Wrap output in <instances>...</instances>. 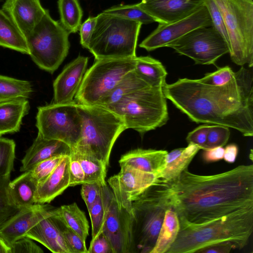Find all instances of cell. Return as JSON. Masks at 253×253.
I'll return each instance as SVG.
<instances>
[{"label": "cell", "mask_w": 253, "mask_h": 253, "mask_svg": "<svg viewBox=\"0 0 253 253\" xmlns=\"http://www.w3.org/2000/svg\"><path fill=\"white\" fill-rule=\"evenodd\" d=\"M166 98L193 122L235 129L253 135V74L242 66L222 85L179 79L163 87Z\"/></svg>", "instance_id": "6da1fadb"}, {"label": "cell", "mask_w": 253, "mask_h": 253, "mask_svg": "<svg viewBox=\"0 0 253 253\" xmlns=\"http://www.w3.org/2000/svg\"><path fill=\"white\" fill-rule=\"evenodd\" d=\"M172 206L180 228L206 223L253 209V165H240L219 174L184 170L172 184Z\"/></svg>", "instance_id": "7a4b0ae2"}, {"label": "cell", "mask_w": 253, "mask_h": 253, "mask_svg": "<svg viewBox=\"0 0 253 253\" xmlns=\"http://www.w3.org/2000/svg\"><path fill=\"white\" fill-rule=\"evenodd\" d=\"M253 231V209L237 211L206 223L180 228L167 253H192L216 243L229 241L236 249L248 243Z\"/></svg>", "instance_id": "3957f363"}, {"label": "cell", "mask_w": 253, "mask_h": 253, "mask_svg": "<svg viewBox=\"0 0 253 253\" xmlns=\"http://www.w3.org/2000/svg\"><path fill=\"white\" fill-rule=\"evenodd\" d=\"M172 181L157 177L132 201L136 252L150 253L154 247L165 213L172 209Z\"/></svg>", "instance_id": "277c9868"}, {"label": "cell", "mask_w": 253, "mask_h": 253, "mask_svg": "<svg viewBox=\"0 0 253 253\" xmlns=\"http://www.w3.org/2000/svg\"><path fill=\"white\" fill-rule=\"evenodd\" d=\"M83 120L81 137L76 151L101 161L107 167L110 154L119 135L126 130L123 120L105 107L77 104Z\"/></svg>", "instance_id": "5b68a950"}, {"label": "cell", "mask_w": 253, "mask_h": 253, "mask_svg": "<svg viewBox=\"0 0 253 253\" xmlns=\"http://www.w3.org/2000/svg\"><path fill=\"white\" fill-rule=\"evenodd\" d=\"M142 24L101 12L87 49L95 60L136 57L137 41Z\"/></svg>", "instance_id": "8992f818"}, {"label": "cell", "mask_w": 253, "mask_h": 253, "mask_svg": "<svg viewBox=\"0 0 253 253\" xmlns=\"http://www.w3.org/2000/svg\"><path fill=\"white\" fill-rule=\"evenodd\" d=\"M166 99L163 87L148 86L105 108L118 115L126 129H133L143 134L168 122Z\"/></svg>", "instance_id": "52a82bcc"}, {"label": "cell", "mask_w": 253, "mask_h": 253, "mask_svg": "<svg viewBox=\"0 0 253 253\" xmlns=\"http://www.w3.org/2000/svg\"><path fill=\"white\" fill-rule=\"evenodd\" d=\"M227 31L230 58L240 66H253V0H213Z\"/></svg>", "instance_id": "ba28073f"}, {"label": "cell", "mask_w": 253, "mask_h": 253, "mask_svg": "<svg viewBox=\"0 0 253 253\" xmlns=\"http://www.w3.org/2000/svg\"><path fill=\"white\" fill-rule=\"evenodd\" d=\"M70 33L51 17L49 10L27 37L29 55L41 69L53 73L66 57Z\"/></svg>", "instance_id": "9c48e42d"}, {"label": "cell", "mask_w": 253, "mask_h": 253, "mask_svg": "<svg viewBox=\"0 0 253 253\" xmlns=\"http://www.w3.org/2000/svg\"><path fill=\"white\" fill-rule=\"evenodd\" d=\"M136 57L95 60L86 70L75 96L79 104L97 105L129 72L135 68Z\"/></svg>", "instance_id": "30bf717a"}, {"label": "cell", "mask_w": 253, "mask_h": 253, "mask_svg": "<svg viewBox=\"0 0 253 253\" xmlns=\"http://www.w3.org/2000/svg\"><path fill=\"white\" fill-rule=\"evenodd\" d=\"M36 126L43 137L73 148L81 137L83 120L75 101L53 103L38 107Z\"/></svg>", "instance_id": "8fae6325"}, {"label": "cell", "mask_w": 253, "mask_h": 253, "mask_svg": "<svg viewBox=\"0 0 253 253\" xmlns=\"http://www.w3.org/2000/svg\"><path fill=\"white\" fill-rule=\"evenodd\" d=\"M165 47L201 65H215L218 58L229 52L228 43L212 26L192 30Z\"/></svg>", "instance_id": "7c38bea8"}, {"label": "cell", "mask_w": 253, "mask_h": 253, "mask_svg": "<svg viewBox=\"0 0 253 253\" xmlns=\"http://www.w3.org/2000/svg\"><path fill=\"white\" fill-rule=\"evenodd\" d=\"M102 232L112 246L113 253H136L133 236V216L119 206L108 188L106 212Z\"/></svg>", "instance_id": "4fadbf2b"}, {"label": "cell", "mask_w": 253, "mask_h": 253, "mask_svg": "<svg viewBox=\"0 0 253 253\" xmlns=\"http://www.w3.org/2000/svg\"><path fill=\"white\" fill-rule=\"evenodd\" d=\"M211 26V16L207 8L204 5L196 12L182 19L169 24L159 23L157 28L139 46L147 51H152L165 47L167 44L192 30Z\"/></svg>", "instance_id": "5bb4252c"}, {"label": "cell", "mask_w": 253, "mask_h": 253, "mask_svg": "<svg viewBox=\"0 0 253 253\" xmlns=\"http://www.w3.org/2000/svg\"><path fill=\"white\" fill-rule=\"evenodd\" d=\"M108 180L118 205L132 213V201L157 178L155 174L145 172L126 165Z\"/></svg>", "instance_id": "9a60e30c"}, {"label": "cell", "mask_w": 253, "mask_h": 253, "mask_svg": "<svg viewBox=\"0 0 253 253\" xmlns=\"http://www.w3.org/2000/svg\"><path fill=\"white\" fill-rule=\"evenodd\" d=\"M58 208L48 204H34L21 209L0 226V238L9 247L43 218L55 213Z\"/></svg>", "instance_id": "2e32d148"}, {"label": "cell", "mask_w": 253, "mask_h": 253, "mask_svg": "<svg viewBox=\"0 0 253 253\" xmlns=\"http://www.w3.org/2000/svg\"><path fill=\"white\" fill-rule=\"evenodd\" d=\"M139 7L160 24H169L191 15L204 5V0H146Z\"/></svg>", "instance_id": "e0dca14e"}, {"label": "cell", "mask_w": 253, "mask_h": 253, "mask_svg": "<svg viewBox=\"0 0 253 253\" xmlns=\"http://www.w3.org/2000/svg\"><path fill=\"white\" fill-rule=\"evenodd\" d=\"M88 60L87 57L79 56L57 77L53 84L54 103H66L74 101L86 72Z\"/></svg>", "instance_id": "ac0fdd59"}, {"label": "cell", "mask_w": 253, "mask_h": 253, "mask_svg": "<svg viewBox=\"0 0 253 253\" xmlns=\"http://www.w3.org/2000/svg\"><path fill=\"white\" fill-rule=\"evenodd\" d=\"M26 39L46 12L40 0H5L1 8Z\"/></svg>", "instance_id": "d6986e66"}, {"label": "cell", "mask_w": 253, "mask_h": 253, "mask_svg": "<svg viewBox=\"0 0 253 253\" xmlns=\"http://www.w3.org/2000/svg\"><path fill=\"white\" fill-rule=\"evenodd\" d=\"M57 211L39 222L25 237L35 240L54 253H72L65 242L57 217Z\"/></svg>", "instance_id": "ffe728a7"}, {"label": "cell", "mask_w": 253, "mask_h": 253, "mask_svg": "<svg viewBox=\"0 0 253 253\" xmlns=\"http://www.w3.org/2000/svg\"><path fill=\"white\" fill-rule=\"evenodd\" d=\"M71 151V148L66 143L57 140L46 139L38 133L21 161L20 171L30 170L38 163L54 157L70 155Z\"/></svg>", "instance_id": "44dd1931"}, {"label": "cell", "mask_w": 253, "mask_h": 253, "mask_svg": "<svg viewBox=\"0 0 253 253\" xmlns=\"http://www.w3.org/2000/svg\"><path fill=\"white\" fill-rule=\"evenodd\" d=\"M69 155L64 156L49 176L38 186L35 204H48L69 187Z\"/></svg>", "instance_id": "7402d4cb"}, {"label": "cell", "mask_w": 253, "mask_h": 253, "mask_svg": "<svg viewBox=\"0 0 253 253\" xmlns=\"http://www.w3.org/2000/svg\"><path fill=\"white\" fill-rule=\"evenodd\" d=\"M166 150L138 148L123 155L119 161L120 166L126 165L157 176L163 169Z\"/></svg>", "instance_id": "603a6c76"}, {"label": "cell", "mask_w": 253, "mask_h": 253, "mask_svg": "<svg viewBox=\"0 0 253 253\" xmlns=\"http://www.w3.org/2000/svg\"><path fill=\"white\" fill-rule=\"evenodd\" d=\"M27 98H18L0 103V136L18 131L22 119L28 113Z\"/></svg>", "instance_id": "cb8c5ba5"}, {"label": "cell", "mask_w": 253, "mask_h": 253, "mask_svg": "<svg viewBox=\"0 0 253 253\" xmlns=\"http://www.w3.org/2000/svg\"><path fill=\"white\" fill-rule=\"evenodd\" d=\"M200 147L193 143H188L184 148L175 149L168 153L165 159V167L157 177L167 180H174L187 169Z\"/></svg>", "instance_id": "d4e9b609"}, {"label": "cell", "mask_w": 253, "mask_h": 253, "mask_svg": "<svg viewBox=\"0 0 253 253\" xmlns=\"http://www.w3.org/2000/svg\"><path fill=\"white\" fill-rule=\"evenodd\" d=\"M38 183L30 170L10 181L8 185L9 195L13 203L21 209L35 204V195Z\"/></svg>", "instance_id": "484cf974"}, {"label": "cell", "mask_w": 253, "mask_h": 253, "mask_svg": "<svg viewBox=\"0 0 253 253\" xmlns=\"http://www.w3.org/2000/svg\"><path fill=\"white\" fill-rule=\"evenodd\" d=\"M0 46L29 54L26 38L2 9H0Z\"/></svg>", "instance_id": "4316f807"}, {"label": "cell", "mask_w": 253, "mask_h": 253, "mask_svg": "<svg viewBox=\"0 0 253 253\" xmlns=\"http://www.w3.org/2000/svg\"><path fill=\"white\" fill-rule=\"evenodd\" d=\"M134 71L149 85L163 87L167 71L162 63L149 56L136 57Z\"/></svg>", "instance_id": "83f0119b"}, {"label": "cell", "mask_w": 253, "mask_h": 253, "mask_svg": "<svg viewBox=\"0 0 253 253\" xmlns=\"http://www.w3.org/2000/svg\"><path fill=\"white\" fill-rule=\"evenodd\" d=\"M150 86L134 71L127 73L99 101L97 106H109L119 101L123 97L137 90Z\"/></svg>", "instance_id": "f1b7e54d"}, {"label": "cell", "mask_w": 253, "mask_h": 253, "mask_svg": "<svg viewBox=\"0 0 253 253\" xmlns=\"http://www.w3.org/2000/svg\"><path fill=\"white\" fill-rule=\"evenodd\" d=\"M180 230V223L176 212L168 210L165 215L156 243L150 253H165L176 239Z\"/></svg>", "instance_id": "f546056e"}, {"label": "cell", "mask_w": 253, "mask_h": 253, "mask_svg": "<svg viewBox=\"0 0 253 253\" xmlns=\"http://www.w3.org/2000/svg\"><path fill=\"white\" fill-rule=\"evenodd\" d=\"M58 213L66 225L86 241L89 228L88 220L76 203L59 207Z\"/></svg>", "instance_id": "4dcf8cb0"}, {"label": "cell", "mask_w": 253, "mask_h": 253, "mask_svg": "<svg viewBox=\"0 0 253 253\" xmlns=\"http://www.w3.org/2000/svg\"><path fill=\"white\" fill-rule=\"evenodd\" d=\"M32 92L30 82L0 75V103L18 98L28 99Z\"/></svg>", "instance_id": "1f68e13d"}, {"label": "cell", "mask_w": 253, "mask_h": 253, "mask_svg": "<svg viewBox=\"0 0 253 253\" xmlns=\"http://www.w3.org/2000/svg\"><path fill=\"white\" fill-rule=\"evenodd\" d=\"M60 22L70 34L77 32L82 24L83 11L79 0H58Z\"/></svg>", "instance_id": "d6a6232c"}, {"label": "cell", "mask_w": 253, "mask_h": 253, "mask_svg": "<svg viewBox=\"0 0 253 253\" xmlns=\"http://www.w3.org/2000/svg\"><path fill=\"white\" fill-rule=\"evenodd\" d=\"M80 163L85 175L84 183H98L106 185L105 178L107 167L100 160L89 155L80 153L71 148Z\"/></svg>", "instance_id": "836d02e7"}, {"label": "cell", "mask_w": 253, "mask_h": 253, "mask_svg": "<svg viewBox=\"0 0 253 253\" xmlns=\"http://www.w3.org/2000/svg\"><path fill=\"white\" fill-rule=\"evenodd\" d=\"M108 188L107 184L102 186L100 196L88 209L92 227L91 240L96 238L102 231L106 212Z\"/></svg>", "instance_id": "e575fe53"}, {"label": "cell", "mask_w": 253, "mask_h": 253, "mask_svg": "<svg viewBox=\"0 0 253 253\" xmlns=\"http://www.w3.org/2000/svg\"><path fill=\"white\" fill-rule=\"evenodd\" d=\"M103 12L139 22L142 24H148L156 22L153 17L139 7L138 3L115 5L103 11Z\"/></svg>", "instance_id": "d590c367"}, {"label": "cell", "mask_w": 253, "mask_h": 253, "mask_svg": "<svg viewBox=\"0 0 253 253\" xmlns=\"http://www.w3.org/2000/svg\"><path fill=\"white\" fill-rule=\"evenodd\" d=\"M10 175L0 177V226L20 210L13 203L9 195Z\"/></svg>", "instance_id": "8d00e7d4"}, {"label": "cell", "mask_w": 253, "mask_h": 253, "mask_svg": "<svg viewBox=\"0 0 253 253\" xmlns=\"http://www.w3.org/2000/svg\"><path fill=\"white\" fill-rule=\"evenodd\" d=\"M15 157V143L13 140L0 136V177L10 175Z\"/></svg>", "instance_id": "74e56055"}, {"label": "cell", "mask_w": 253, "mask_h": 253, "mask_svg": "<svg viewBox=\"0 0 253 253\" xmlns=\"http://www.w3.org/2000/svg\"><path fill=\"white\" fill-rule=\"evenodd\" d=\"M56 215L61 233L72 253H88L85 241L63 222L58 213V208Z\"/></svg>", "instance_id": "f35d334b"}, {"label": "cell", "mask_w": 253, "mask_h": 253, "mask_svg": "<svg viewBox=\"0 0 253 253\" xmlns=\"http://www.w3.org/2000/svg\"><path fill=\"white\" fill-rule=\"evenodd\" d=\"M228 127L218 125H211L203 150L224 146L230 137Z\"/></svg>", "instance_id": "ab89813d"}, {"label": "cell", "mask_w": 253, "mask_h": 253, "mask_svg": "<svg viewBox=\"0 0 253 253\" xmlns=\"http://www.w3.org/2000/svg\"><path fill=\"white\" fill-rule=\"evenodd\" d=\"M64 156H56L44 160L38 163L30 170L38 185L49 176Z\"/></svg>", "instance_id": "60d3db41"}, {"label": "cell", "mask_w": 253, "mask_h": 253, "mask_svg": "<svg viewBox=\"0 0 253 253\" xmlns=\"http://www.w3.org/2000/svg\"><path fill=\"white\" fill-rule=\"evenodd\" d=\"M235 72L228 66L216 71L205 74L199 80L203 84L211 85H222L230 82L235 76Z\"/></svg>", "instance_id": "b9f144b4"}, {"label": "cell", "mask_w": 253, "mask_h": 253, "mask_svg": "<svg viewBox=\"0 0 253 253\" xmlns=\"http://www.w3.org/2000/svg\"><path fill=\"white\" fill-rule=\"evenodd\" d=\"M211 16L212 26L220 34L229 46L228 37L223 19L217 5L213 0H204Z\"/></svg>", "instance_id": "7bdbcfd3"}, {"label": "cell", "mask_w": 253, "mask_h": 253, "mask_svg": "<svg viewBox=\"0 0 253 253\" xmlns=\"http://www.w3.org/2000/svg\"><path fill=\"white\" fill-rule=\"evenodd\" d=\"M81 185V196L88 210L100 196L103 185L96 182L84 183Z\"/></svg>", "instance_id": "ee69618b"}, {"label": "cell", "mask_w": 253, "mask_h": 253, "mask_svg": "<svg viewBox=\"0 0 253 253\" xmlns=\"http://www.w3.org/2000/svg\"><path fill=\"white\" fill-rule=\"evenodd\" d=\"M69 158V186L81 185L85 182V175L81 165L72 151Z\"/></svg>", "instance_id": "f6af8a7d"}, {"label": "cell", "mask_w": 253, "mask_h": 253, "mask_svg": "<svg viewBox=\"0 0 253 253\" xmlns=\"http://www.w3.org/2000/svg\"><path fill=\"white\" fill-rule=\"evenodd\" d=\"M10 253H43L42 250L36 244L32 239L24 237L15 242L10 246Z\"/></svg>", "instance_id": "bcb514c9"}, {"label": "cell", "mask_w": 253, "mask_h": 253, "mask_svg": "<svg viewBox=\"0 0 253 253\" xmlns=\"http://www.w3.org/2000/svg\"><path fill=\"white\" fill-rule=\"evenodd\" d=\"M210 126L208 124L201 125L189 132L186 138L187 142L188 143L196 144L200 149L203 150L207 141Z\"/></svg>", "instance_id": "7dc6e473"}, {"label": "cell", "mask_w": 253, "mask_h": 253, "mask_svg": "<svg viewBox=\"0 0 253 253\" xmlns=\"http://www.w3.org/2000/svg\"><path fill=\"white\" fill-rule=\"evenodd\" d=\"M96 22V16H89L80 27V43L85 48H88Z\"/></svg>", "instance_id": "c3c4849f"}, {"label": "cell", "mask_w": 253, "mask_h": 253, "mask_svg": "<svg viewBox=\"0 0 253 253\" xmlns=\"http://www.w3.org/2000/svg\"><path fill=\"white\" fill-rule=\"evenodd\" d=\"M89 253H113V250L108 238L101 232L96 238L91 240Z\"/></svg>", "instance_id": "681fc988"}, {"label": "cell", "mask_w": 253, "mask_h": 253, "mask_svg": "<svg viewBox=\"0 0 253 253\" xmlns=\"http://www.w3.org/2000/svg\"><path fill=\"white\" fill-rule=\"evenodd\" d=\"M233 249H236L234 244L229 241L214 244L203 248L196 253H229Z\"/></svg>", "instance_id": "f907efd6"}, {"label": "cell", "mask_w": 253, "mask_h": 253, "mask_svg": "<svg viewBox=\"0 0 253 253\" xmlns=\"http://www.w3.org/2000/svg\"><path fill=\"white\" fill-rule=\"evenodd\" d=\"M203 159L207 163L214 162L223 159L224 149L216 147L204 150Z\"/></svg>", "instance_id": "816d5d0a"}, {"label": "cell", "mask_w": 253, "mask_h": 253, "mask_svg": "<svg viewBox=\"0 0 253 253\" xmlns=\"http://www.w3.org/2000/svg\"><path fill=\"white\" fill-rule=\"evenodd\" d=\"M238 152V148L235 144H230L226 146L224 151V160L227 163L235 162Z\"/></svg>", "instance_id": "f5cc1de1"}, {"label": "cell", "mask_w": 253, "mask_h": 253, "mask_svg": "<svg viewBox=\"0 0 253 253\" xmlns=\"http://www.w3.org/2000/svg\"><path fill=\"white\" fill-rule=\"evenodd\" d=\"M0 253H10V247L0 238Z\"/></svg>", "instance_id": "db71d44e"}, {"label": "cell", "mask_w": 253, "mask_h": 253, "mask_svg": "<svg viewBox=\"0 0 253 253\" xmlns=\"http://www.w3.org/2000/svg\"><path fill=\"white\" fill-rule=\"evenodd\" d=\"M145 0H141V1H145Z\"/></svg>", "instance_id": "11a10c76"}, {"label": "cell", "mask_w": 253, "mask_h": 253, "mask_svg": "<svg viewBox=\"0 0 253 253\" xmlns=\"http://www.w3.org/2000/svg\"><path fill=\"white\" fill-rule=\"evenodd\" d=\"M2 0H0V2Z\"/></svg>", "instance_id": "9f6ffc18"}]
</instances>
